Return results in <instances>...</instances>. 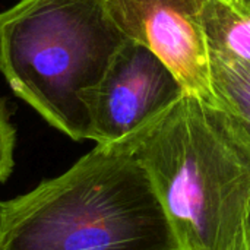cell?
Instances as JSON below:
<instances>
[{"mask_svg": "<svg viewBox=\"0 0 250 250\" xmlns=\"http://www.w3.org/2000/svg\"><path fill=\"white\" fill-rule=\"evenodd\" d=\"M146 129L97 144L63 174L1 201L0 250H179L136 155Z\"/></svg>", "mask_w": 250, "mask_h": 250, "instance_id": "cell-1", "label": "cell"}, {"mask_svg": "<svg viewBox=\"0 0 250 250\" xmlns=\"http://www.w3.org/2000/svg\"><path fill=\"white\" fill-rule=\"evenodd\" d=\"M179 250H240L250 223V141L224 110L185 94L138 139Z\"/></svg>", "mask_w": 250, "mask_h": 250, "instance_id": "cell-2", "label": "cell"}, {"mask_svg": "<svg viewBox=\"0 0 250 250\" xmlns=\"http://www.w3.org/2000/svg\"><path fill=\"white\" fill-rule=\"evenodd\" d=\"M126 40L105 0H19L0 12V72L53 127L91 141L86 95Z\"/></svg>", "mask_w": 250, "mask_h": 250, "instance_id": "cell-3", "label": "cell"}, {"mask_svg": "<svg viewBox=\"0 0 250 250\" xmlns=\"http://www.w3.org/2000/svg\"><path fill=\"white\" fill-rule=\"evenodd\" d=\"M205 1L105 0V9L127 40L151 50L173 72L185 94L223 110L211 78Z\"/></svg>", "mask_w": 250, "mask_h": 250, "instance_id": "cell-4", "label": "cell"}, {"mask_svg": "<svg viewBox=\"0 0 250 250\" xmlns=\"http://www.w3.org/2000/svg\"><path fill=\"white\" fill-rule=\"evenodd\" d=\"M183 95L180 82L151 50L126 40L86 95L91 141L105 145L127 139L151 126Z\"/></svg>", "mask_w": 250, "mask_h": 250, "instance_id": "cell-5", "label": "cell"}, {"mask_svg": "<svg viewBox=\"0 0 250 250\" xmlns=\"http://www.w3.org/2000/svg\"><path fill=\"white\" fill-rule=\"evenodd\" d=\"M204 25L209 51L250 72V6L234 0H207Z\"/></svg>", "mask_w": 250, "mask_h": 250, "instance_id": "cell-6", "label": "cell"}, {"mask_svg": "<svg viewBox=\"0 0 250 250\" xmlns=\"http://www.w3.org/2000/svg\"><path fill=\"white\" fill-rule=\"evenodd\" d=\"M214 91L227 111L250 141V72L209 51Z\"/></svg>", "mask_w": 250, "mask_h": 250, "instance_id": "cell-7", "label": "cell"}, {"mask_svg": "<svg viewBox=\"0 0 250 250\" xmlns=\"http://www.w3.org/2000/svg\"><path fill=\"white\" fill-rule=\"evenodd\" d=\"M15 129L10 122V113L6 101L0 98V183H3L13 168L15 152Z\"/></svg>", "mask_w": 250, "mask_h": 250, "instance_id": "cell-8", "label": "cell"}, {"mask_svg": "<svg viewBox=\"0 0 250 250\" xmlns=\"http://www.w3.org/2000/svg\"><path fill=\"white\" fill-rule=\"evenodd\" d=\"M240 250H250V223L248 226V230H246V234H245V240H243V245Z\"/></svg>", "mask_w": 250, "mask_h": 250, "instance_id": "cell-9", "label": "cell"}, {"mask_svg": "<svg viewBox=\"0 0 250 250\" xmlns=\"http://www.w3.org/2000/svg\"><path fill=\"white\" fill-rule=\"evenodd\" d=\"M234 1H239V3H243V4H248V6H250V0H234Z\"/></svg>", "mask_w": 250, "mask_h": 250, "instance_id": "cell-10", "label": "cell"}]
</instances>
